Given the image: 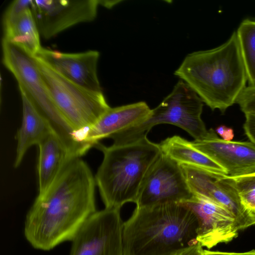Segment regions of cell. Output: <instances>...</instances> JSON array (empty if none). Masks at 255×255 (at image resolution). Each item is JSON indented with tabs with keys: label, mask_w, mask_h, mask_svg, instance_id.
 <instances>
[{
	"label": "cell",
	"mask_w": 255,
	"mask_h": 255,
	"mask_svg": "<svg viewBox=\"0 0 255 255\" xmlns=\"http://www.w3.org/2000/svg\"><path fill=\"white\" fill-rule=\"evenodd\" d=\"M215 131L224 140L231 141L234 136L233 129L225 125L218 126L216 128Z\"/></svg>",
	"instance_id": "cell-24"
},
{
	"label": "cell",
	"mask_w": 255,
	"mask_h": 255,
	"mask_svg": "<svg viewBox=\"0 0 255 255\" xmlns=\"http://www.w3.org/2000/svg\"><path fill=\"white\" fill-rule=\"evenodd\" d=\"M35 56L78 85L90 90L102 91L97 74L98 51L69 53L41 47Z\"/></svg>",
	"instance_id": "cell-13"
},
{
	"label": "cell",
	"mask_w": 255,
	"mask_h": 255,
	"mask_svg": "<svg viewBox=\"0 0 255 255\" xmlns=\"http://www.w3.org/2000/svg\"><path fill=\"white\" fill-rule=\"evenodd\" d=\"M203 255H255V250L243 253L211 251L207 250H203Z\"/></svg>",
	"instance_id": "cell-26"
},
{
	"label": "cell",
	"mask_w": 255,
	"mask_h": 255,
	"mask_svg": "<svg viewBox=\"0 0 255 255\" xmlns=\"http://www.w3.org/2000/svg\"><path fill=\"white\" fill-rule=\"evenodd\" d=\"M192 196L181 166L162 152L148 173L135 204L141 208L182 203Z\"/></svg>",
	"instance_id": "cell-9"
},
{
	"label": "cell",
	"mask_w": 255,
	"mask_h": 255,
	"mask_svg": "<svg viewBox=\"0 0 255 255\" xmlns=\"http://www.w3.org/2000/svg\"><path fill=\"white\" fill-rule=\"evenodd\" d=\"M198 221L197 241L210 249L219 243H228L238 236L240 228L233 215L223 206L203 195L193 194L182 203Z\"/></svg>",
	"instance_id": "cell-11"
},
{
	"label": "cell",
	"mask_w": 255,
	"mask_h": 255,
	"mask_svg": "<svg viewBox=\"0 0 255 255\" xmlns=\"http://www.w3.org/2000/svg\"><path fill=\"white\" fill-rule=\"evenodd\" d=\"M40 33L31 8L26 10L6 30L3 38L22 47L33 55L41 48Z\"/></svg>",
	"instance_id": "cell-19"
},
{
	"label": "cell",
	"mask_w": 255,
	"mask_h": 255,
	"mask_svg": "<svg viewBox=\"0 0 255 255\" xmlns=\"http://www.w3.org/2000/svg\"><path fill=\"white\" fill-rule=\"evenodd\" d=\"M38 68L53 101L79 140L84 142L90 128L111 107L103 92L87 89L70 81L34 56Z\"/></svg>",
	"instance_id": "cell-7"
},
{
	"label": "cell",
	"mask_w": 255,
	"mask_h": 255,
	"mask_svg": "<svg viewBox=\"0 0 255 255\" xmlns=\"http://www.w3.org/2000/svg\"><path fill=\"white\" fill-rule=\"evenodd\" d=\"M217 179L236 194L246 209L254 214L255 212V172L236 176L224 175L218 177Z\"/></svg>",
	"instance_id": "cell-21"
},
{
	"label": "cell",
	"mask_w": 255,
	"mask_h": 255,
	"mask_svg": "<svg viewBox=\"0 0 255 255\" xmlns=\"http://www.w3.org/2000/svg\"><path fill=\"white\" fill-rule=\"evenodd\" d=\"M22 103V120L16 134L17 145L15 168L18 167L31 146L37 144L52 130L48 122L38 112L25 93L20 90Z\"/></svg>",
	"instance_id": "cell-16"
},
{
	"label": "cell",
	"mask_w": 255,
	"mask_h": 255,
	"mask_svg": "<svg viewBox=\"0 0 255 255\" xmlns=\"http://www.w3.org/2000/svg\"><path fill=\"white\" fill-rule=\"evenodd\" d=\"M198 226L182 203L135 207L124 223V255H171L199 243Z\"/></svg>",
	"instance_id": "cell-3"
},
{
	"label": "cell",
	"mask_w": 255,
	"mask_h": 255,
	"mask_svg": "<svg viewBox=\"0 0 255 255\" xmlns=\"http://www.w3.org/2000/svg\"><path fill=\"white\" fill-rule=\"evenodd\" d=\"M236 33L247 73L248 86H255V20L249 18L243 20Z\"/></svg>",
	"instance_id": "cell-20"
},
{
	"label": "cell",
	"mask_w": 255,
	"mask_h": 255,
	"mask_svg": "<svg viewBox=\"0 0 255 255\" xmlns=\"http://www.w3.org/2000/svg\"><path fill=\"white\" fill-rule=\"evenodd\" d=\"M203 102L186 83L180 80L171 93L141 123L125 129L110 138L116 145L134 142L147 135L154 126L168 124L179 127L194 139L202 138L208 132L202 120Z\"/></svg>",
	"instance_id": "cell-6"
},
{
	"label": "cell",
	"mask_w": 255,
	"mask_h": 255,
	"mask_svg": "<svg viewBox=\"0 0 255 255\" xmlns=\"http://www.w3.org/2000/svg\"><path fill=\"white\" fill-rule=\"evenodd\" d=\"M174 75L212 110L224 113L237 103L248 81L236 31L220 46L187 55Z\"/></svg>",
	"instance_id": "cell-2"
},
{
	"label": "cell",
	"mask_w": 255,
	"mask_h": 255,
	"mask_svg": "<svg viewBox=\"0 0 255 255\" xmlns=\"http://www.w3.org/2000/svg\"><path fill=\"white\" fill-rule=\"evenodd\" d=\"M254 215L255 216V212L254 213Z\"/></svg>",
	"instance_id": "cell-28"
},
{
	"label": "cell",
	"mask_w": 255,
	"mask_h": 255,
	"mask_svg": "<svg viewBox=\"0 0 255 255\" xmlns=\"http://www.w3.org/2000/svg\"><path fill=\"white\" fill-rule=\"evenodd\" d=\"M38 146V191L41 193L52 183L66 161L73 157L53 131L47 135Z\"/></svg>",
	"instance_id": "cell-17"
},
{
	"label": "cell",
	"mask_w": 255,
	"mask_h": 255,
	"mask_svg": "<svg viewBox=\"0 0 255 255\" xmlns=\"http://www.w3.org/2000/svg\"><path fill=\"white\" fill-rule=\"evenodd\" d=\"M151 112L148 105L142 101L111 107L88 130L84 142L91 148L99 140L141 123Z\"/></svg>",
	"instance_id": "cell-15"
},
{
	"label": "cell",
	"mask_w": 255,
	"mask_h": 255,
	"mask_svg": "<svg viewBox=\"0 0 255 255\" xmlns=\"http://www.w3.org/2000/svg\"><path fill=\"white\" fill-rule=\"evenodd\" d=\"M192 145L223 167L227 175L236 176L255 172V144L250 141H226L210 128L205 136L191 141Z\"/></svg>",
	"instance_id": "cell-12"
},
{
	"label": "cell",
	"mask_w": 255,
	"mask_h": 255,
	"mask_svg": "<svg viewBox=\"0 0 255 255\" xmlns=\"http://www.w3.org/2000/svg\"><path fill=\"white\" fill-rule=\"evenodd\" d=\"M244 124L245 133L249 140L255 144V114H245Z\"/></svg>",
	"instance_id": "cell-23"
},
{
	"label": "cell",
	"mask_w": 255,
	"mask_h": 255,
	"mask_svg": "<svg viewBox=\"0 0 255 255\" xmlns=\"http://www.w3.org/2000/svg\"><path fill=\"white\" fill-rule=\"evenodd\" d=\"M99 5V0H32L31 9L40 35L48 39L94 20Z\"/></svg>",
	"instance_id": "cell-10"
},
{
	"label": "cell",
	"mask_w": 255,
	"mask_h": 255,
	"mask_svg": "<svg viewBox=\"0 0 255 255\" xmlns=\"http://www.w3.org/2000/svg\"><path fill=\"white\" fill-rule=\"evenodd\" d=\"M121 1L117 0H99V4L107 8H112L114 5L117 4L118 2Z\"/></svg>",
	"instance_id": "cell-27"
},
{
	"label": "cell",
	"mask_w": 255,
	"mask_h": 255,
	"mask_svg": "<svg viewBox=\"0 0 255 255\" xmlns=\"http://www.w3.org/2000/svg\"><path fill=\"white\" fill-rule=\"evenodd\" d=\"M1 45L3 64L15 78L19 90L25 93L67 149L75 150L78 146L76 134L56 107L34 55L3 38Z\"/></svg>",
	"instance_id": "cell-5"
},
{
	"label": "cell",
	"mask_w": 255,
	"mask_h": 255,
	"mask_svg": "<svg viewBox=\"0 0 255 255\" xmlns=\"http://www.w3.org/2000/svg\"><path fill=\"white\" fill-rule=\"evenodd\" d=\"M184 175L193 194L207 197L220 204L234 216L243 230L255 225V216L242 205L238 197L214 176L199 168L182 165Z\"/></svg>",
	"instance_id": "cell-14"
},
{
	"label": "cell",
	"mask_w": 255,
	"mask_h": 255,
	"mask_svg": "<svg viewBox=\"0 0 255 255\" xmlns=\"http://www.w3.org/2000/svg\"><path fill=\"white\" fill-rule=\"evenodd\" d=\"M203 249L201 244H198L177 252L171 255H203Z\"/></svg>",
	"instance_id": "cell-25"
},
{
	"label": "cell",
	"mask_w": 255,
	"mask_h": 255,
	"mask_svg": "<svg viewBox=\"0 0 255 255\" xmlns=\"http://www.w3.org/2000/svg\"><path fill=\"white\" fill-rule=\"evenodd\" d=\"M32 0H14L8 6L2 18L3 31L8 29L27 9L31 8Z\"/></svg>",
	"instance_id": "cell-22"
},
{
	"label": "cell",
	"mask_w": 255,
	"mask_h": 255,
	"mask_svg": "<svg viewBox=\"0 0 255 255\" xmlns=\"http://www.w3.org/2000/svg\"><path fill=\"white\" fill-rule=\"evenodd\" d=\"M124 223L120 209L95 212L71 241L70 255H124Z\"/></svg>",
	"instance_id": "cell-8"
},
{
	"label": "cell",
	"mask_w": 255,
	"mask_h": 255,
	"mask_svg": "<svg viewBox=\"0 0 255 255\" xmlns=\"http://www.w3.org/2000/svg\"><path fill=\"white\" fill-rule=\"evenodd\" d=\"M94 147L104 155L95 177L105 208L119 209L135 203L143 182L162 152L159 144L144 136L134 142Z\"/></svg>",
	"instance_id": "cell-4"
},
{
	"label": "cell",
	"mask_w": 255,
	"mask_h": 255,
	"mask_svg": "<svg viewBox=\"0 0 255 255\" xmlns=\"http://www.w3.org/2000/svg\"><path fill=\"white\" fill-rule=\"evenodd\" d=\"M95 178L80 157L65 163L50 185L39 193L28 211L24 235L35 249L49 251L72 241L96 212Z\"/></svg>",
	"instance_id": "cell-1"
},
{
	"label": "cell",
	"mask_w": 255,
	"mask_h": 255,
	"mask_svg": "<svg viewBox=\"0 0 255 255\" xmlns=\"http://www.w3.org/2000/svg\"><path fill=\"white\" fill-rule=\"evenodd\" d=\"M159 144L161 152L180 165L196 167L217 177L227 175L223 167L179 135L169 137Z\"/></svg>",
	"instance_id": "cell-18"
}]
</instances>
